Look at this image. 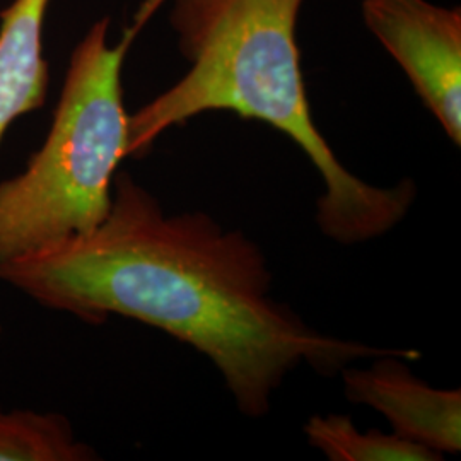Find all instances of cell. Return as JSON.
<instances>
[{"instance_id":"cell-3","label":"cell","mask_w":461,"mask_h":461,"mask_svg":"<svg viewBox=\"0 0 461 461\" xmlns=\"http://www.w3.org/2000/svg\"><path fill=\"white\" fill-rule=\"evenodd\" d=\"M163 2L144 0L113 45L110 19H99L72 51L43 146L0 183V264L87 234L110 212L116 167L129 158L122 67Z\"/></svg>"},{"instance_id":"cell-2","label":"cell","mask_w":461,"mask_h":461,"mask_svg":"<svg viewBox=\"0 0 461 461\" xmlns=\"http://www.w3.org/2000/svg\"><path fill=\"white\" fill-rule=\"evenodd\" d=\"M304 0H173L169 23L188 72L129 116V156L148 154L167 129L207 112L258 120L294 140L325 183L316 222L342 245L379 238L412 209L415 183L384 188L339 161L314 125L296 23Z\"/></svg>"},{"instance_id":"cell-4","label":"cell","mask_w":461,"mask_h":461,"mask_svg":"<svg viewBox=\"0 0 461 461\" xmlns=\"http://www.w3.org/2000/svg\"><path fill=\"white\" fill-rule=\"evenodd\" d=\"M364 24L405 72L446 135L461 144V11L429 0H363Z\"/></svg>"},{"instance_id":"cell-7","label":"cell","mask_w":461,"mask_h":461,"mask_svg":"<svg viewBox=\"0 0 461 461\" xmlns=\"http://www.w3.org/2000/svg\"><path fill=\"white\" fill-rule=\"evenodd\" d=\"M310 445L331 461H439L443 455L412 443L395 432H361L342 413L313 415L304 424Z\"/></svg>"},{"instance_id":"cell-8","label":"cell","mask_w":461,"mask_h":461,"mask_svg":"<svg viewBox=\"0 0 461 461\" xmlns=\"http://www.w3.org/2000/svg\"><path fill=\"white\" fill-rule=\"evenodd\" d=\"M98 455L81 443L62 413L0 409V461H89Z\"/></svg>"},{"instance_id":"cell-5","label":"cell","mask_w":461,"mask_h":461,"mask_svg":"<svg viewBox=\"0 0 461 461\" xmlns=\"http://www.w3.org/2000/svg\"><path fill=\"white\" fill-rule=\"evenodd\" d=\"M400 356H381L369 367L340 371L348 402L378 411L392 432L439 455L461 449V390H439L413 376Z\"/></svg>"},{"instance_id":"cell-1","label":"cell","mask_w":461,"mask_h":461,"mask_svg":"<svg viewBox=\"0 0 461 461\" xmlns=\"http://www.w3.org/2000/svg\"><path fill=\"white\" fill-rule=\"evenodd\" d=\"M0 280L38 304L99 325L123 316L163 330L214 363L240 411L264 417L299 364L337 375L357 359L413 348L352 342L308 327L270 296L264 251L205 212L167 215L132 176L113 182L96 230L0 264Z\"/></svg>"},{"instance_id":"cell-6","label":"cell","mask_w":461,"mask_h":461,"mask_svg":"<svg viewBox=\"0 0 461 461\" xmlns=\"http://www.w3.org/2000/svg\"><path fill=\"white\" fill-rule=\"evenodd\" d=\"M50 0H14L0 13V142L7 129L45 104L49 66L43 23Z\"/></svg>"}]
</instances>
